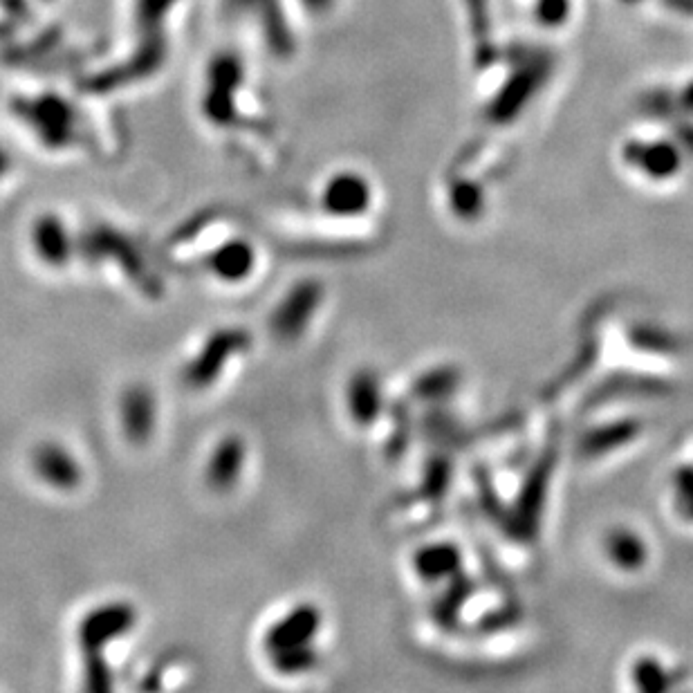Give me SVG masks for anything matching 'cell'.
I'll use <instances>...</instances> for the list:
<instances>
[{"mask_svg": "<svg viewBox=\"0 0 693 693\" xmlns=\"http://www.w3.org/2000/svg\"><path fill=\"white\" fill-rule=\"evenodd\" d=\"M252 346V335L243 328H220L205 339L182 371V380L191 391H207L223 377L231 359Z\"/></svg>", "mask_w": 693, "mask_h": 693, "instance_id": "1", "label": "cell"}, {"mask_svg": "<svg viewBox=\"0 0 693 693\" xmlns=\"http://www.w3.org/2000/svg\"><path fill=\"white\" fill-rule=\"evenodd\" d=\"M140 613L131 602H106L81 617L77 637L83 655H104L110 644L124 640L137 626Z\"/></svg>", "mask_w": 693, "mask_h": 693, "instance_id": "2", "label": "cell"}, {"mask_svg": "<svg viewBox=\"0 0 693 693\" xmlns=\"http://www.w3.org/2000/svg\"><path fill=\"white\" fill-rule=\"evenodd\" d=\"M323 303V285L314 279L292 285L272 312L270 328L276 339L297 341L310 328Z\"/></svg>", "mask_w": 693, "mask_h": 693, "instance_id": "3", "label": "cell"}, {"mask_svg": "<svg viewBox=\"0 0 693 693\" xmlns=\"http://www.w3.org/2000/svg\"><path fill=\"white\" fill-rule=\"evenodd\" d=\"M32 471L45 487L54 492H75L83 485L79 458L61 442H41L32 451Z\"/></svg>", "mask_w": 693, "mask_h": 693, "instance_id": "4", "label": "cell"}, {"mask_svg": "<svg viewBox=\"0 0 693 693\" xmlns=\"http://www.w3.org/2000/svg\"><path fill=\"white\" fill-rule=\"evenodd\" d=\"M323 628V613L319 606L310 602L297 604L288 613L281 615L276 622L263 633L265 653H274L288 646L308 644L317 640Z\"/></svg>", "mask_w": 693, "mask_h": 693, "instance_id": "5", "label": "cell"}, {"mask_svg": "<svg viewBox=\"0 0 693 693\" xmlns=\"http://www.w3.org/2000/svg\"><path fill=\"white\" fill-rule=\"evenodd\" d=\"M119 427L131 445H146L157 427V397L146 384H131L119 397Z\"/></svg>", "mask_w": 693, "mask_h": 693, "instance_id": "6", "label": "cell"}, {"mask_svg": "<svg viewBox=\"0 0 693 693\" xmlns=\"http://www.w3.org/2000/svg\"><path fill=\"white\" fill-rule=\"evenodd\" d=\"M247 467V442L229 433L220 438L218 445L211 449L205 465V483L216 494H227L236 489Z\"/></svg>", "mask_w": 693, "mask_h": 693, "instance_id": "7", "label": "cell"}, {"mask_svg": "<svg viewBox=\"0 0 693 693\" xmlns=\"http://www.w3.org/2000/svg\"><path fill=\"white\" fill-rule=\"evenodd\" d=\"M346 409L357 427H371L384 411V391L377 373L362 368L346 384Z\"/></svg>", "mask_w": 693, "mask_h": 693, "instance_id": "8", "label": "cell"}, {"mask_svg": "<svg viewBox=\"0 0 693 693\" xmlns=\"http://www.w3.org/2000/svg\"><path fill=\"white\" fill-rule=\"evenodd\" d=\"M207 270L223 283H243L254 274L256 252L245 240H229L207 258Z\"/></svg>", "mask_w": 693, "mask_h": 693, "instance_id": "9", "label": "cell"}, {"mask_svg": "<svg viewBox=\"0 0 693 693\" xmlns=\"http://www.w3.org/2000/svg\"><path fill=\"white\" fill-rule=\"evenodd\" d=\"M34 249L43 265L52 267V270H61L72 258V240L57 218H45L36 225Z\"/></svg>", "mask_w": 693, "mask_h": 693, "instance_id": "10", "label": "cell"}, {"mask_svg": "<svg viewBox=\"0 0 693 693\" xmlns=\"http://www.w3.org/2000/svg\"><path fill=\"white\" fill-rule=\"evenodd\" d=\"M270 667L283 678H299L317 671L323 662V653L314 642L288 646V649L267 653Z\"/></svg>", "mask_w": 693, "mask_h": 693, "instance_id": "11", "label": "cell"}, {"mask_svg": "<svg viewBox=\"0 0 693 693\" xmlns=\"http://www.w3.org/2000/svg\"><path fill=\"white\" fill-rule=\"evenodd\" d=\"M604 552L615 566H626L624 570L635 568L642 557H646V548L642 550V539L633 530H613L611 534H606Z\"/></svg>", "mask_w": 693, "mask_h": 693, "instance_id": "12", "label": "cell"}, {"mask_svg": "<svg viewBox=\"0 0 693 693\" xmlns=\"http://www.w3.org/2000/svg\"><path fill=\"white\" fill-rule=\"evenodd\" d=\"M368 202V193L364 184L355 180H341L328 191L326 205L332 214L339 216H355L362 214Z\"/></svg>", "mask_w": 693, "mask_h": 693, "instance_id": "13", "label": "cell"}, {"mask_svg": "<svg viewBox=\"0 0 693 693\" xmlns=\"http://www.w3.org/2000/svg\"><path fill=\"white\" fill-rule=\"evenodd\" d=\"M454 550L456 548H451V545H431V548H422V552H418V557H415V570L427 581L440 579L445 575L449 577L456 561Z\"/></svg>", "mask_w": 693, "mask_h": 693, "instance_id": "14", "label": "cell"}, {"mask_svg": "<svg viewBox=\"0 0 693 693\" xmlns=\"http://www.w3.org/2000/svg\"><path fill=\"white\" fill-rule=\"evenodd\" d=\"M637 162H640V166L649 178L667 180L671 178L673 171H676L678 155L667 144H651V146H644L642 153L637 155Z\"/></svg>", "mask_w": 693, "mask_h": 693, "instance_id": "15", "label": "cell"}, {"mask_svg": "<svg viewBox=\"0 0 693 693\" xmlns=\"http://www.w3.org/2000/svg\"><path fill=\"white\" fill-rule=\"evenodd\" d=\"M83 662H86V671H83L86 682H83V687L99 693L113 689V671H110L104 655H83Z\"/></svg>", "mask_w": 693, "mask_h": 693, "instance_id": "16", "label": "cell"}, {"mask_svg": "<svg viewBox=\"0 0 693 693\" xmlns=\"http://www.w3.org/2000/svg\"><path fill=\"white\" fill-rule=\"evenodd\" d=\"M568 3L566 0H543L541 3V21L545 23H561L566 18Z\"/></svg>", "mask_w": 693, "mask_h": 693, "instance_id": "17", "label": "cell"}]
</instances>
